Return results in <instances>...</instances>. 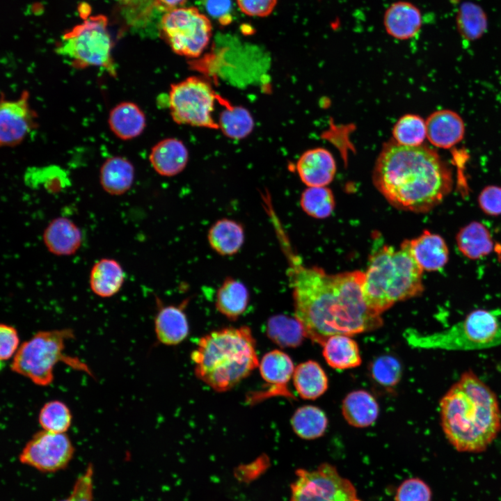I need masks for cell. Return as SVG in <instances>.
Listing matches in <instances>:
<instances>
[{
    "mask_svg": "<svg viewBox=\"0 0 501 501\" xmlns=\"http://www.w3.org/2000/svg\"><path fill=\"white\" fill-rule=\"evenodd\" d=\"M296 170L301 181L308 187L326 186L334 178L336 164L329 151L317 148L300 157Z\"/></svg>",
    "mask_w": 501,
    "mask_h": 501,
    "instance_id": "16",
    "label": "cell"
},
{
    "mask_svg": "<svg viewBox=\"0 0 501 501\" xmlns=\"http://www.w3.org/2000/svg\"><path fill=\"white\" fill-rule=\"evenodd\" d=\"M72 414L67 406L58 400L47 402L41 408L38 422L43 430L65 433L72 423Z\"/></svg>",
    "mask_w": 501,
    "mask_h": 501,
    "instance_id": "37",
    "label": "cell"
},
{
    "mask_svg": "<svg viewBox=\"0 0 501 501\" xmlns=\"http://www.w3.org/2000/svg\"><path fill=\"white\" fill-rule=\"evenodd\" d=\"M266 333L273 342L283 348L299 347L305 337L303 326L296 317L283 315L268 319Z\"/></svg>",
    "mask_w": 501,
    "mask_h": 501,
    "instance_id": "31",
    "label": "cell"
},
{
    "mask_svg": "<svg viewBox=\"0 0 501 501\" xmlns=\"http://www.w3.org/2000/svg\"><path fill=\"white\" fill-rule=\"evenodd\" d=\"M210 20L196 7L177 8L162 16L159 31L172 50L189 58L199 56L212 36Z\"/></svg>",
    "mask_w": 501,
    "mask_h": 501,
    "instance_id": "9",
    "label": "cell"
},
{
    "mask_svg": "<svg viewBox=\"0 0 501 501\" xmlns=\"http://www.w3.org/2000/svg\"><path fill=\"white\" fill-rule=\"evenodd\" d=\"M296 392L304 399H315L328 389V376L321 366L310 360L299 364L292 376Z\"/></svg>",
    "mask_w": 501,
    "mask_h": 501,
    "instance_id": "29",
    "label": "cell"
},
{
    "mask_svg": "<svg viewBox=\"0 0 501 501\" xmlns=\"http://www.w3.org/2000/svg\"><path fill=\"white\" fill-rule=\"evenodd\" d=\"M291 262L294 317L305 337L322 345L332 335L352 336L382 326L381 315L364 300L363 271L330 274L303 266L296 258Z\"/></svg>",
    "mask_w": 501,
    "mask_h": 501,
    "instance_id": "1",
    "label": "cell"
},
{
    "mask_svg": "<svg viewBox=\"0 0 501 501\" xmlns=\"http://www.w3.org/2000/svg\"><path fill=\"white\" fill-rule=\"evenodd\" d=\"M150 161L154 170L162 176H174L183 170L189 159L184 144L177 138L160 141L152 148Z\"/></svg>",
    "mask_w": 501,
    "mask_h": 501,
    "instance_id": "21",
    "label": "cell"
},
{
    "mask_svg": "<svg viewBox=\"0 0 501 501\" xmlns=\"http://www.w3.org/2000/svg\"><path fill=\"white\" fill-rule=\"evenodd\" d=\"M456 24L459 33L463 39L474 41L486 31L488 17L480 6L472 1H464L457 10Z\"/></svg>",
    "mask_w": 501,
    "mask_h": 501,
    "instance_id": "33",
    "label": "cell"
},
{
    "mask_svg": "<svg viewBox=\"0 0 501 501\" xmlns=\"http://www.w3.org/2000/svg\"><path fill=\"white\" fill-rule=\"evenodd\" d=\"M19 337L17 329L10 325L0 326V358L1 361L14 357L19 347Z\"/></svg>",
    "mask_w": 501,
    "mask_h": 501,
    "instance_id": "41",
    "label": "cell"
},
{
    "mask_svg": "<svg viewBox=\"0 0 501 501\" xmlns=\"http://www.w3.org/2000/svg\"><path fill=\"white\" fill-rule=\"evenodd\" d=\"M392 135L394 141L405 146L421 145L427 137L426 121L420 116L407 114L396 122Z\"/></svg>",
    "mask_w": 501,
    "mask_h": 501,
    "instance_id": "36",
    "label": "cell"
},
{
    "mask_svg": "<svg viewBox=\"0 0 501 501\" xmlns=\"http://www.w3.org/2000/svg\"><path fill=\"white\" fill-rule=\"evenodd\" d=\"M373 183L395 207L416 213L439 205L452 190L450 168L434 150L405 146L392 140L375 162Z\"/></svg>",
    "mask_w": 501,
    "mask_h": 501,
    "instance_id": "2",
    "label": "cell"
},
{
    "mask_svg": "<svg viewBox=\"0 0 501 501\" xmlns=\"http://www.w3.org/2000/svg\"><path fill=\"white\" fill-rule=\"evenodd\" d=\"M240 10L248 16L264 17L274 10L278 0H236Z\"/></svg>",
    "mask_w": 501,
    "mask_h": 501,
    "instance_id": "43",
    "label": "cell"
},
{
    "mask_svg": "<svg viewBox=\"0 0 501 501\" xmlns=\"http://www.w3.org/2000/svg\"><path fill=\"white\" fill-rule=\"evenodd\" d=\"M196 376L217 392H225L259 366L251 329L243 326L216 330L202 336L191 355Z\"/></svg>",
    "mask_w": 501,
    "mask_h": 501,
    "instance_id": "4",
    "label": "cell"
},
{
    "mask_svg": "<svg viewBox=\"0 0 501 501\" xmlns=\"http://www.w3.org/2000/svg\"><path fill=\"white\" fill-rule=\"evenodd\" d=\"M258 367L262 378L271 388L252 395L250 401L257 403L273 395L292 397L287 384L292 378L295 367L288 354L278 349L272 350L263 356Z\"/></svg>",
    "mask_w": 501,
    "mask_h": 501,
    "instance_id": "14",
    "label": "cell"
},
{
    "mask_svg": "<svg viewBox=\"0 0 501 501\" xmlns=\"http://www.w3.org/2000/svg\"><path fill=\"white\" fill-rule=\"evenodd\" d=\"M456 241L461 253L472 260L488 255L493 248L489 230L479 222H472L462 228Z\"/></svg>",
    "mask_w": 501,
    "mask_h": 501,
    "instance_id": "30",
    "label": "cell"
},
{
    "mask_svg": "<svg viewBox=\"0 0 501 501\" xmlns=\"http://www.w3.org/2000/svg\"><path fill=\"white\" fill-rule=\"evenodd\" d=\"M411 253L423 271H438L447 264L449 250L439 234L424 230L418 237L409 240Z\"/></svg>",
    "mask_w": 501,
    "mask_h": 501,
    "instance_id": "20",
    "label": "cell"
},
{
    "mask_svg": "<svg viewBox=\"0 0 501 501\" xmlns=\"http://www.w3.org/2000/svg\"><path fill=\"white\" fill-rule=\"evenodd\" d=\"M188 301L180 305L161 306L154 319V331L158 340L165 345H176L186 338L189 325L185 313Z\"/></svg>",
    "mask_w": 501,
    "mask_h": 501,
    "instance_id": "18",
    "label": "cell"
},
{
    "mask_svg": "<svg viewBox=\"0 0 501 501\" xmlns=\"http://www.w3.org/2000/svg\"><path fill=\"white\" fill-rule=\"evenodd\" d=\"M478 202L482 211L491 216L501 214V187L491 185L479 193Z\"/></svg>",
    "mask_w": 501,
    "mask_h": 501,
    "instance_id": "42",
    "label": "cell"
},
{
    "mask_svg": "<svg viewBox=\"0 0 501 501\" xmlns=\"http://www.w3.org/2000/svg\"><path fill=\"white\" fill-rule=\"evenodd\" d=\"M112 42L104 17H91L63 35L58 54L77 67H102L116 75L111 58Z\"/></svg>",
    "mask_w": 501,
    "mask_h": 501,
    "instance_id": "8",
    "label": "cell"
},
{
    "mask_svg": "<svg viewBox=\"0 0 501 501\" xmlns=\"http://www.w3.org/2000/svg\"><path fill=\"white\" fill-rule=\"evenodd\" d=\"M74 337L71 328L37 332L19 346L10 365L12 371L40 386L52 383L54 367L59 362L93 376L86 363L64 353L65 342Z\"/></svg>",
    "mask_w": 501,
    "mask_h": 501,
    "instance_id": "6",
    "label": "cell"
},
{
    "mask_svg": "<svg viewBox=\"0 0 501 501\" xmlns=\"http://www.w3.org/2000/svg\"><path fill=\"white\" fill-rule=\"evenodd\" d=\"M205 11L222 24H228L232 20L231 0H200Z\"/></svg>",
    "mask_w": 501,
    "mask_h": 501,
    "instance_id": "44",
    "label": "cell"
},
{
    "mask_svg": "<svg viewBox=\"0 0 501 501\" xmlns=\"http://www.w3.org/2000/svg\"><path fill=\"white\" fill-rule=\"evenodd\" d=\"M294 433L302 439L313 440L321 436L328 426V418L319 408L306 405L296 410L290 420Z\"/></svg>",
    "mask_w": 501,
    "mask_h": 501,
    "instance_id": "32",
    "label": "cell"
},
{
    "mask_svg": "<svg viewBox=\"0 0 501 501\" xmlns=\"http://www.w3.org/2000/svg\"><path fill=\"white\" fill-rule=\"evenodd\" d=\"M74 447L65 433L45 430L35 433L22 448L19 461L41 472L52 473L65 468Z\"/></svg>",
    "mask_w": 501,
    "mask_h": 501,
    "instance_id": "12",
    "label": "cell"
},
{
    "mask_svg": "<svg viewBox=\"0 0 501 501\" xmlns=\"http://www.w3.org/2000/svg\"><path fill=\"white\" fill-rule=\"evenodd\" d=\"M422 272L408 239L398 248L383 246L371 255L364 272L363 295L367 305L381 315L395 303L420 295L424 291Z\"/></svg>",
    "mask_w": 501,
    "mask_h": 501,
    "instance_id": "5",
    "label": "cell"
},
{
    "mask_svg": "<svg viewBox=\"0 0 501 501\" xmlns=\"http://www.w3.org/2000/svg\"><path fill=\"white\" fill-rule=\"evenodd\" d=\"M301 207L309 216L325 218L331 216L335 208L332 191L326 186L308 187L301 194Z\"/></svg>",
    "mask_w": 501,
    "mask_h": 501,
    "instance_id": "35",
    "label": "cell"
},
{
    "mask_svg": "<svg viewBox=\"0 0 501 501\" xmlns=\"http://www.w3.org/2000/svg\"><path fill=\"white\" fill-rule=\"evenodd\" d=\"M440 425L459 452H481L501 430V411L495 392L472 371L463 372L440 401Z\"/></svg>",
    "mask_w": 501,
    "mask_h": 501,
    "instance_id": "3",
    "label": "cell"
},
{
    "mask_svg": "<svg viewBox=\"0 0 501 501\" xmlns=\"http://www.w3.org/2000/svg\"><path fill=\"white\" fill-rule=\"evenodd\" d=\"M93 468L89 464L75 481L70 495L58 501H93Z\"/></svg>",
    "mask_w": 501,
    "mask_h": 501,
    "instance_id": "40",
    "label": "cell"
},
{
    "mask_svg": "<svg viewBox=\"0 0 501 501\" xmlns=\"http://www.w3.org/2000/svg\"><path fill=\"white\" fill-rule=\"evenodd\" d=\"M245 239L243 225L238 221L223 218L208 230L207 240L212 249L222 256H232L241 248Z\"/></svg>",
    "mask_w": 501,
    "mask_h": 501,
    "instance_id": "24",
    "label": "cell"
},
{
    "mask_svg": "<svg viewBox=\"0 0 501 501\" xmlns=\"http://www.w3.org/2000/svg\"><path fill=\"white\" fill-rule=\"evenodd\" d=\"M427 137L434 145L450 148L463 138L465 126L462 118L450 110L431 113L426 121Z\"/></svg>",
    "mask_w": 501,
    "mask_h": 501,
    "instance_id": "19",
    "label": "cell"
},
{
    "mask_svg": "<svg viewBox=\"0 0 501 501\" xmlns=\"http://www.w3.org/2000/svg\"><path fill=\"white\" fill-rule=\"evenodd\" d=\"M379 411L376 399L364 390L349 392L342 404V413L345 420L357 428L372 425L377 419Z\"/></svg>",
    "mask_w": 501,
    "mask_h": 501,
    "instance_id": "25",
    "label": "cell"
},
{
    "mask_svg": "<svg viewBox=\"0 0 501 501\" xmlns=\"http://www.w3.org/2000/svg\"><path fill=\"white\" fill-rule=\"evenodd\" d=\"M134 180V167L125 157L116 156L107 159L100 171L102 189L112 196H120L128 191Z\"/></svg>",
    "mask_w": 501,
    "mask_h": 501,
    "instance_id": "27",
    "label": "cell"
},
{
    "mask_svg": "<svg viewBox=\"0 0 501 501\" xmlns=\"http://www.w3.org/2000/svg\"><path fill=\"white\" fill-rule=\"evenodd\" d=\"M186 0H156V4L161 10L166 11L180 8Z\"/></svg>",
    "mask_w": 501,
    "mask_h": 501,
    "instance_id": "45",
    "label": "cell"
},
{
    "mask_svg": "<svg viewBox=\"0 0 501 501\" xmlns=\"http://www.w3.org/2000/svg\"><path fill=\"white\" fill-rule=\"evenodd\" d=\"M296 475L289 501H360L351 482L331 464L322 463L312 470L299 469Z\"/></svg>",
    "mask_w": 501,
    "mask_h": 501,
    "instance_id": "11",
    "label": "cell"
},
{
    "mask_svg": "<svg viewBox=\"0 0 501 501\" xmlns=\"http://www.w3.org/2000/svg\"><path fill=\"white\" fill-rule=\"evenodd\" d=\"M249 301L247 287L241 281L228 277L216 292L215 306L224 317L235 321L244 313Z\"/></svg>",
    "mask_w": 501,
    "mask_h": 501,
    "instance_id": "26",
    "label": "cell"
},
{
    "mask_svg": "<svg viewBox=\"0 0 501 501\" xmlns=\"http://www.w3.org/2000/svg\"><path fill=\"white\" fill-rule=\"evenodd\" d=\"M83 239L79 227L71 219L63 216L52 219L42 234L46 248L56 256L75 254L82 246Z\"/></svg>",
    "mask_w": 501,
    "mask_h": 501,
    "instance_id": "15",
    "label": "cell"
},
{
    "mask_svg": "<svg viewBox=\"0 0 501 501\" xmlns=\"http://www.w3.org/2000/svg\"><path fill=\"white\" fill-rule=\"evenodd\" d=\"M431 492L422 480L411 478L405 480L397 488L396 501H431Z\"/></svg>",
    "mask_w": 501,
    "mask_h": 501,
    "instance_id": "39",
    "label": "cell"
},
{
    "mask_svg": "<svg viewBox=\"0 0 501 501\" xmlns=\"http://www.w3.org/2000/svg\"><path fill=\"white\" fill-rule=\"evenodd\" d=\"M500 312L477 309L450 328L427 335H415V344L447 351L481 350L501 345Z\"/></svg>",
    "mask_w": 501,
    "mask_h": 501,
    "instance_id": "7",
    "label": "cell"
},
{
    "mask_svg": "<svg viewBox=\"0 0 501 501\" xmlns=\"http://www.w3.org/2000/svg\"><path fill=\"white\" fill-rule=\"evenodd\" d=\"M369 372L373 380L381 386H395L401 379L402 367L395 357L385 355L376 358L370 365Z\"/></svg>",
    "mask_w": 501,
    "mask_h": 501,
    "instance_id": "38",
    "label": "cell"
},
{
    "mask_svg": "<svg viewBox=\"0 0 501 501\" xmlns=\"http://www.w3.org/2000/svg\"><path fill=\"white\" fill-rule=\"evenodd\" d=\"M217 124L218 129L232 139H242L246 137L254 127L251 114L241 106H227L221 111Z\"/></svg>",
    "mask_w": 501,
    "mask_h": 501,
    "instance_id": "34",
    "label": "cell"
},
{
    "mask_svg": "<svg viewBox=\"0 0 501 501\" xmlns=\"http://www.w3.org/2000/svg\"><path fill=\"white\" fill-rule=\"evenodd\" d=\"M383 25L388 35L397 40H408L420 31L422 15L413 3L399 1L392 3L385 11Z\"/></svg>",
    "mask_w": 501,
    "mask_h": 501,
    "instance_id": "17",
    "label": "cell"
},
{
    "mask_svg": "<svg viewBox=\"0 0 501 501\" xmlns=\"http://www.w3.org/2000/svg\"><path fill=\"white\" fill-rule=\"evenodd\" d=\"M29 93L24 90L15 100L1 99L0 106V144L13 147L19 144L36 127L37 116L29 105Z\"/></svg>",
    "mask_w": 501,
    "mask_h": 501,
    "instance_id": "13",
    "label": "cell"
},
{
    "mask_svg": "<svg viewBox=\"0 0 501 501\" xmlns=\"http://www.w3.org/2000/svg\"><path fill=\"white\" fill-rule=\"evenodd\" d=\"M323 356L327 364L336 369L358 367L362 359L357 342L346 335H335L321 345Z\"/></svg>",
    "mask_w": 501,
    "mask_h": 501,
    "instance_id": "28",
    "label": "cell"
},
{
    "mask_svg": "<svg viewBox=\"0 0 501 501\" xmlns=\"http://www.w3.org/2000/svg\"><path fill=\"white\" fill-rule=\"evenodd\" d=\"M216 98L206 81L196 77L186 78L171 86L168 94L171 116L179 124L218 129L212 116Z\"/></svg>",
    "mask_w": 501,
    "mask_h": 501,
    "instance_id": "10",
    "label": "cell"
},
{
    "mask_svg": "<svg viewBox=\"0 0 501 501\" xmlns=\"http://www.w3.org/2000/svg\"><path fill=\"white\" fill-rule=\"evenodd\" d=\"M125 280V273L121 264L113 258H102L91 268L89 285L94 294L110 298L117 294Z\"/></svg>",
    "mask_w": 501,
    "mask_h": 501,
    "instance_id": "22",
    "label": "cell"
},
{
    "mask_svg": "<svg viewBox=\"0 0 501 501\" xmlns=\"http://www.w3.org/2000/svg\"><path fill=\"white\" fill-rule=\"evenodd\" d=\"M108 122L111 132L118 138L129 140L138 136L143 132L146 119L143 111L137 104L123 102L111 110Z\"/></svg>",
    "mask_w": 501,
    "mask_h": 501,
    "instance_id": "23",
    "label": "cell"
}]
</instances>
